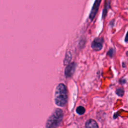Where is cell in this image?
Masks as SVG:
<instances>
[{
    "mask_svg": "<svg viewBox=\"0 0 128 128\" xmlns=\"http://www.w3.org/2000/svg\"><path fill=\"white\" fill-rule=\"evenodd\" d=\"M63 118V113L60 109L54 111L50 117L47 119L46 124V128H56L60 125Z\"/></svg>",
    "mask_w": 128,
    "mask_h": 128,
    "instance_id": "2",
    "label": "cell"
},
{
    "mask_svg": "<svg viewBox=\"0 0 128 128\" xmlns=\"http://www.w3.org/2000/svg\"><path fill=\"white\" fill-rule=\"evenodd\" d=\"M72 58V55L70 52H67L66 54L65 59L64 60V64H69V62L71 61Z\"/></svg>",
    "mask_w": 128,
    "mask_h": 128,
    "instance_id": "7",
    "label": "cell"
},
{
    "mask_svg": "<svg viewBox=\"0 0 128 128\" xmlns=\"http://www.w3.org/2000/svg\"><path fill=\"white\" fill-rule=\"evenodd\" d=\"M103 43L104 40L102 38H96L92 43V48L96 51L101 50L103 46Z\"/></svg>",
    "mask_w": 128,
    "mask_h": 128,
    "instance_id": "5",
    "label": "cell"
},
{
    "mask_svg": "<svg viewBox=\"0 0 128 128\" xmlns=\"http://www.w3.org/2000/svg\"><path fill=\"white\" fill-rule=\"evenodd\" d=\"M76 64L74 63L68 64L65 69V76L66 78H71L75 71Z\"/></svg>",
    "mask_w": 128,
    "mask_h": 128,
    "instance_id": "4",
    "label": "cell"
},
{
    "mask_svg": "<svg viewBox=\"0 0 128 128\" xmlns=\"http://www.w3.org/2000/svg\"><path fill=\"white\" fill-rule=\"evenodd\" d=\"M86 128H99L98 124L93 119H89L86 123Z\"/></svg>",
    "mask_w": 128,
    "mask_h": 128,
    "instance_id": "6",
    "label": "cell"
},
{
    "mask_svg": "<svg viewBox=\"0 0 128 128\" xmlns=\"http://www.w3.org/2000/svg\"><path fill=\"white\" fill-rule=\"evenodd\" d=\"M101 2V0H96L95 1L94 5L92 8L91 11L89 14V19L91 21H93V19L94 18L95 16H96V14L98 11V9H99V7L100 6Z\"/></svg>",
    "mask_w": 128,
    "mask_h": 128,
    "instance_id": "3",
    "label": "cell"
},
{
    "mask_svg": "<svg viewBox=\"0 0 128 128\" xmlns=\"http://www.w3.org/2000/svg\"><path fill=\"white\" fill-rule=\"evenodd\" d=\"M76 112L79 115H82L85 113V109H84V107L79 106L78 108L76 109Z\"/></svg>",
    "mask_w": 128,
    "mask_h": 128,
    "instance_id": "9",
    "label": "cell"
},
{
    "mask_svg": "<svg viewBox=\"0 0 128 128\" xmlns=\"http://www.w3.org/2000/svg\"><path fill=\"white\" fill-rule=\"evenodd\" d=\"M110 1L109 0H106L105 1V6H104V9L103 10V18L106 16V15L107 12H108V10L109 6Z\"/></svg>",
    "mask_w": 128,
    "mask_h": 128,
    "instance_id": "8",
    "label": "cell"
},
{
    "mask_svg": "<svg viewBox=\"0 0 128 128\" xmlns=\"http://www.w3.org/2000/svg\"><path fill=\"white\" fill-rule=\"evenodd\" d=\"M116 93L117 96H122L124 95V89H122V88L117 89L116 90Z\"/></svg>",
    "mask_w": 128,
    "mask_h": 128,
    "instance_id": "10",
    "label": "cell"
},
{
    "mask_svg": "<svg viewBox=\"0 0 128 128\" xmlns=\"http://www.w3.org/2000/svg\"><path fill=\"white\" fill-rule=\"evenodd\" d=\"M55 102L58 106L63 107L65 105L67 101V88L64 84H58L55 91Z\"/></svg>",
    "mask_w": 128,
    "mask_h": 128,
    "instance_id": "1",
    "label": "cell"
}]
</instances>
